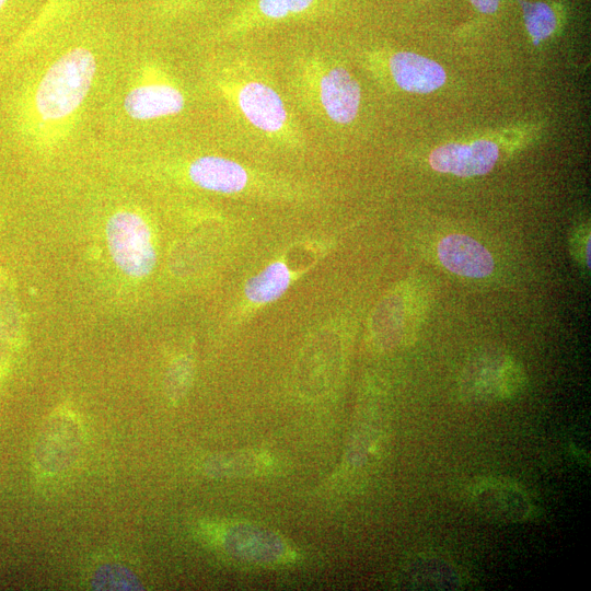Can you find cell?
Wrapping results in <instances>:
<instances>
[{"instance_id": "cell-13", "label": "cell", "mask_w": 591, "mask_h": 591, "mask_svg": "<svg viewBox=\"0 0 591 591\" xmlns=\"http://www.w3.org/2000/svg\"><path fill=\"white\" fill-rule=\"evenodd\" d=\"M85 9L86 0H47L27 30H25L22 42L25 43L40 32L77 16L81 10Z\"/></svg>"}, {"instance_id": "cell-7", "label": "cell", "mask_w": 591, "mask_h": 591, "mask_svg": "<svg viewBox=\"0 0 591 591\" xmlns=\"http://www.w3.org/2000/svg\"><path fill=\"white\" fill-rule=\"evenodd\" d=\"M498 154L497 144L489 140H476L470 144L448 143L431 152L429 163L434 171L471 177L491 171Z\"/></svg>"}, {"instance_id": "cell-16", "label": "cell", "mask_w": 591, "mask_h": 591, "mask_svg": "<svg viewBox=\"0 0 591 591\" xmlns=\"http://www.w3.org/2000/svg\"><path fill=\"white\" fill-rule=\"evenodd\" d=\"M471 2L483 13H494L498 9L500 0H471Z\"/></svg>"}, {"instance_id": "cell-1", "label": "cell", "mask_w": 591, "mask_h": 591, "mask_svg": "<svg viewBox=\"0 0 591 591\" xmlns=\"http://www.w3.org/2000/svg\"><path fill=\"white\" fill-rule=\"evenodd\" d=\"M216 84L234 115L256 134L283 144L302 138L280 92L252 66L232 61L219 71Z\"/></svg>"}, {"instance_id": "cell-6", "label": "cell", "mask_w": 591, "mask_h": 591, "mask_svg": "<svg viewBox=\"0 0 591 591\" xmlns=\"http://www.w3.org/2000/svg\"><path fill=\"white\" fill-rule=\"evenodd\" d=\"M470 500L478 513L502 523L525 521L533 510L522 489L510 482L495 478L475 483L470 490Z\"/></svg>"}, {"instance_id": "cell-5", "label": "cell", "mask_w": 591, "mask_h": 591, "mask_svg": "<svg viewBox=\"0 0 591 591\" xmlns=\"http://www.w3.org/2000/svg\"><path fill=\"white\" fill-rule=\"evenodd\" d=\"M111 255L121 271L135 278L151 273L155 265V251L147 222L137 213L119 211L106 225Z\"/></svg>"}, {"instance_id": "cell-9", "label": "cell", "mask_w": 591, "mask_h": 591, "mask_svg": "<svg viewBox=\"0 0 591 591\" xmlns=\"http://www.w3.org/2000/svg\"><path fill=\"white\" fill-rule=\"evenodd\" d=\"M187 172L196 186L228 195L244 192L252 178L244 165L219 155H202L193 160Z\"/></svg>"}, {"instance_id": "cell-3", "label": "cell", "mask_w": 591, "mask_h": 591, "mask_svg": "<svg viewBox=\"0 0 591 591\" xmlns=\"http://www.w3.org/2000/svg\"><path fill=\"white\" fill-rule=\"evenodd\" d=\"M96 71L94 55L82 47L56 59L34 88L23 117L40 123H57L71 116L86 97Z\"/></svg>"}, {"instance_id": "cell-14", "label": "cell", "mask_w": 591, "mask_h": 591, "mask_svg": "<svg viewBox=\"0 0 591 591\" xmlns=\"http://www.w3.org/2000/svg\"><path fill=\"white\" fill-rule=\"evenodd\" d=\"M525 26L533 38L538 43L549 36L556 27V16L553 10L543 2L521 1Z\"/></svg>"}, {"instance_id": "cell-15", "label": "cell", "mask_w": 591, "mask_h": 591, "mask_svg": "<svg viewBox=\"0 0 591 591\" xmlns=\"http://www.w3.org/2000/svg\"><path fill=\"white\" fill-rule=\"evenodd\" d=\"M209 1L211 0H151V11L158 20L170 23L199 11Z\"/></svg>"}, {"instance_id": "cell-17", "label": "cell", "mask_w": 591, "mask_h": 591, "mask_svg": "<svg viewBox=\"0 0 591 591\" xmlns=\"http://www.w3.org/2000/svg\"><path fill=\"white\" fill-rule=\"evenodd\" d=\"M18 0H0V19H2L8 10L12 8L13 3Z\"/></svg>"}, {"instance_id": "cell-11", "label": "cell", "mask_w": 591, "mask_h": 591, "mask_svg": "<svg viewBox=\"0 0 591 591\" xmlns=\"http://www.w3.org/2000/svg\"><path fill=\"white\" fill-rule=\"evenodd\" d=\"M389 69L394 82L404 91L429 93L445 81V72L433 60L414 53L399 51L389 59Z\"/></svg>"}, {"instance_id": "cell-10", "label": "cell", "mask_w": 591, "mask_h": 591, "mask_svg": "<svg viewBox=\"0 0 591 591\" xmlns=\"http://www.w3.org/2000/svg\"><path fill=\"white\" fill-rule=\"evenodd\" d=\"M185 96L167 81L151 82L130 90L124 100L126 113L134 119L150 120L173 116L183 111Z\"/></svg>"}, {"instance_id": "cell-8", "label": "cell", "mask_w": 591, "mask_h": 591, "mask_svg": "<svg viewBox=\"0 0 591 591\" xmlns=\"http://www.w3.org/2000/svg\"><path fill=\"white\" fill-rule=\"evenodd\" d=\"M437 251L441 264L451 273L463 277L484 278L489 276L495 267L490 252L466 234L444 236Z\"/></svg>"}, {"instance_id": "cell-4", "label": "cell", "mask_w": 591, "mask_h": 591, "mask_svg": "<svg viewBox=\"0 0 591 591\" xmlns=\"http://www.w3.org/2000/svg\"><path fill=\"white\" fill-rule=\"evenodd\" d=\"M338 0H236L221 15L217 36L237 39L289 24L318 23L337 10Z\"/></svg>"}, {"instance_id": "cell-12", "label": "cell", "mask_w": 591, "mask_h": 591, "mask_svg": "<svg viewBox=\"0 0 591 591\" xmlns=\"http://www.w3.org/2000/svg\"><path fill=\"white\" fill-rule=\"evenodd\" d=\"M291 275L285 264L275 262L252 277L244 289L248 300L267 303L278 299L289 287Z\"/></svg>"}, {"instance_id": "cell-2", "label": "cell", "mask_w": 591, "mask_h": 591, "mask_svg": "<svg viewBox=\"0 0 591 591\" xmlns=\"http://www.w3.org/2000/svg\"><path fill=\"white\" fill-rule=\"evenodd\" d=\"M291 85L304 108L322 123L348 125L357 117L361 101L358 81L323 51L296 58Z\"/></svg>"}]
</instances>
